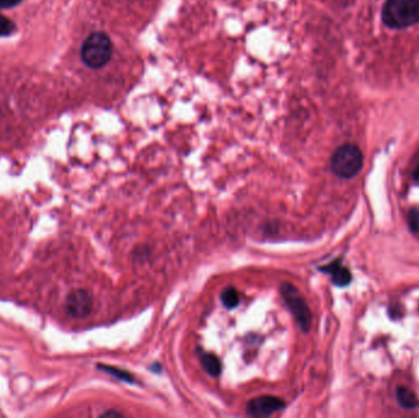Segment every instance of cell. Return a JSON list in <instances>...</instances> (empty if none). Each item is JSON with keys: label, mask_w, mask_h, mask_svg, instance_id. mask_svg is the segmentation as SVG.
<instances>
[{"label": "cell", "mask_w": 419, "mask_h": 418, "mask_svg": "<svg viewBox=\"0 0 419 418\" xmlns=\"http://www.w3.org/2000/svg\"><path fill=\"white\" fill-rule=\"evenodd\" d=\"M221 301L226 308H236L239 304V294H238L237 289L234 287H227V289H223V292L221 294Z\"/></svg>", "instance_id": "30bf717a"}, {"label": "cell", "mask_w": 419, "mask_h": 418, "mask_svg": "<svg viewBox=\"0 0 419 418\" xmlns=\"http://www.w3.org/2000/svg\"><path fill=\"white\" fill-rule=\"evenodd\" d=\"M383 21L392 29H404L419 22V0H388Z\"/></svg>", "instance_id": "6da1fadb"}, {"label": "cell", "mask_w": 419, "mask_h": 418, "mask_svg": "<svg viewBox=\"0 0 419 418\" xmlns=\"http://www.w3.org/2000/svg\"><path fill=\"white\" fill-rule=\"evenodd\" d=\"M200 361H201L202 367L210 375L218 377L222 372V364L215 354L202 352Z\"/></svg>", "instance_id": "ba28073f"}, {"label": "cell", "mask_w": 419, "mask_h": 418, "mask_svg": "<svg viewBox=\"0 0 419 418\" xmlns=\"http://www.w3.org/2000/svg\"><path fill=\"white\" fill-rule=\"evenodd\" d=\"M363 167V154L358 146L345 144L336 150L331 159V170L340 178H352Z\"/></svg>", "instance_id": "3957f363"}, {"label": "cell", "mask_w": 419, "mask_h": 418, "mask_svg": "<svg viewBox=\"0 0 419 418\" xmlns=\"http://www.w3.org/2000/svg\"><path fill=\"white\" fill-rule=\"evenodd\" d=\"M112 53V41L104 32L91 34L81 47V59L92 69H99L107 64Z\"/></svg>", "instance_id": "7a4b0ae2"}, {"label": "cell", "mask_w": 419, "mask_h": 418, "mask_svg": "<svg viewBox=\"0 0 419 418\" xmlns=\"http://www.w3.org/2000/svg\"><path fill=\"white\" fill-rule=\"evenodd\" d=\"M104 416H122V415L118 412H113V411H111V412L104 413Z\"/></svg>", "instance_id": "2e32d148"}, {"label": "cell", "mask_w": 419, "mask_h": 418, "mask_svg": "<svg viewBox=\"0 0 419 418\" xmlns=\"http://www.w3.org/2000/svg\"><path fill=\"white\" fill-rule=\"evenodd\" d=\"M94 307V299L89 291L75 289L65 301V310L71 318L83 319L90 315Z\"/></svg>", "instance_id": "5b68a950"}, {"label": "cell", "mask_w": 419, "mask_h": 418, "mask_svg": "<svg viewBox=\"0 0 419 418\" xmlns=\"http://www.w3.org/2000/svg\"><path fill=\"white\" fill-rule=\"evenodd\" d=\"M322 270H325V273H329L332 276V281L337 286H347L350 282V271L343 268L340 263H334Z\"/></svg>", "instance_id": "52a82bcc"}, {"label": "cell", "mask_w": 419, "mask_h": 418, "mask_svg": "<svg viewBox=\"0 0 419 418\" xmlns=\"http://www.w3.org/2000/svg\"><path fill=\"white\" fill-rule=\"evenodd\" d=\"M286 408L283 400L276 396H259L247 405V411L254 417H269Z\"/></svg>", "instance_id": "8992f818"}, {"label": "cell", "mask_w": 419, "mask_h": 418, "mask_svg": "<svg viewBox=\"0 0 419 418\" xmlns=\"http://www.w3.org/2000/svg\"><path fill=\"white\" fill-rule=\"evenodd\" d=\"M21 0H0V10L4 9H11L14 6H19Z\"/></svg>", "instance_id": "5bb4252c"}, {"label": "cell", "mask_w": 419, "mask_h": 418, "mask_svg": "<svg viewBox=\"0 0 419 418\" xmlns=\"http://www.w3.org/2000/svg\"><path fill=\"white\" fill-rule=\"evenodd\" d=\"M413 177L414 180H417V182H419V164L417 166V168L414 170Z\"/></svg>", "instance_id": "9a60e30c"}, {"label": "cell", "mask_w": 419, "mask_h": 418, "mask_svg": "<svg viewBox=\"0 0 419 418\" xmlns=\"http://www.w3.org/2000/svg\"><path fill=\"white\" fill-rule=\"evenodd\" d=\"M281 294L301 331L308 333L311 326V312L306 299L301 297V292L291 284H282Z\"/></svg>", "instance_id": "277c9868"}, {"label": "cell", "mask_w": 419, "mask_h": 418, "mask_svg": "<svg viewBox=\"0 0 419 418\" xmlns=\"http://www.w3.org/2000/svg\"><path fill=\"white\" fill-rule=\"evenodd\" d=\"M16 25L14 21L6 16H0V37H6L15 32Z\"/></svg>", "instance_id": "8fae6325"}, {"label": "cell", "mask_w": 419, "mask_h": 418, "mask_svg": "<svg viewBox=\"0 0 419 418\" xmlns=\"http://www.w3.org/2000/svg\"><path fill=\"white\" fill-rule=\"evenodd\" d=\"M396 398H397L399 405L406 410H412L418 406V398L416 396V394L409 389L404 388V387L397 388Z\"/></svg>", "instance_id": "9c48e42d"}, {"label": "cell", "mask_w": 419, "mask_h": 418, "mask_svg": "<svg viewBox=\"0 0 419 418\" xmlns=\"http://www.w3.org/2000/svg\"><path fill=\"white\" fill-rule=\"evenodd\" d=\"M99 367L104 369V372L113 374L114 377H117L120 380H125V382H129V383H132L134 380L133 375L129 374L128 372H124V370H120V369L112 368V367H106V366H99Z\"/></svg>", "instance_id": "7c38bea8"}, {"label": "cell", "mask_w": 419, "mask_h": 418, "mask_svg": "<svg viewBox=\"0 0 419 418\" xmlns=\"http://www.w3.org/2000/svg\"><path fill=\"white\" fill-rule=\"evenodd\" d=\"M409 226L413 229L414 232L419 231V210H412L409 212Z\"/></svg>", "instance_id": "4fadbf2b"}]
</instances>
